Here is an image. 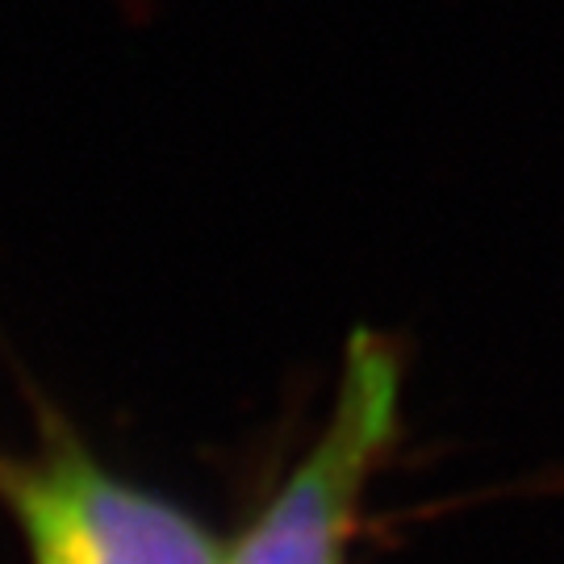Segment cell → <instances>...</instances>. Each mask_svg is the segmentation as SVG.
<instances>
[{
  "label": "cell",
  "instance_id": "6da1fadb",
  "mask_svg": "<svg viewBox=\"0 0 564 564\" xmlns=\"http://www.w3.org/2000/svg\"><path fill=\"white\" fill-rule=\"evenodd\" d=\"M402 398V339L356 326L323 423L239 535L223 540V564H351L368 494L405 435Z\"/></svg>",
  "mask_w": 564,
  "mask_h": 564
},
{
  "label": "cell",
  "instance_id": "7a4b0ae2",
  "mask_svg": "<svg viewBox=\"0 0 564 564\" xmlns=\"http://www.w3.org/2000/svg\"><path fill=\"white\" fill-rule=\"evenodd\" d=\"M30 410L34 447H0V510L25 564H223V540L188 506L105 464L39 389Z\"/></svg>",
  "mask_w": 564,
  "mask_h": 564
}]
</instances>
